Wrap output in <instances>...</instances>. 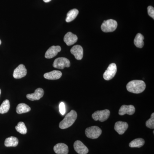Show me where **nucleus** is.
<instances>
[{
  "instance_id": "f257e3e1",
  "label": "nucleus",
  "mask_w": 154,
  "mask_h": 154,
  "mask_svg": "<svg viewBox=\"0 0 154 154\" xmlns=\"http://www.w3.org/2000/svg\"><path fill=\"white\" fill-rule=\"evenodd\" d=\"M146 84L141 80H133L128 83L127 90L131 93L138 94L143 92L145 90Z\"/></svg>"
},
{
  "instance_id": "f03ea898",
  "label": "nucleus",
  "mask_w": 154,
  "mask_h": 154,
  "mask_svg": "<svg viewBox=\"0 0 154 154\" xmlns=\"http://www.w3.org/2000/svg\"><path fill=\"white\" fill-rule=\"evenodd\" d=\"M77 113L74 110H72L67 114L65 118L59 123V128L64 129L71 126L77 118Z\"/></svg>"
},
{
  "instance_id": "7ed1b4c3",
  "label": "nucleus",
  "mask_w": 154,
  "mask_h": 154,
  "mask_svg": "<svg viewBox=\"0 0 154 154\" xmlns=\"http://www.w3.org/2000/svg\"><path fill=\"white\" fill-rule=\"evenodd\" d=\"M117 27V22L113 19H108L104 21L101 25V29L105 33L112 32L116 30Z\"/></svg>"
},
{
  "instance_id": "20e7f679",
  "label": "nucleus",
  "mask_w": 154,
  "mask_h": 154,
  "mask_svg": "<svg viewBox=\"0 0 154 154\" xmlns=\"http://www.w3.org/2000/svg\"><path fill=\"white\" fill-rule=\"evenodd\" d=\"M102 131L99 127L94 126L86 128V136L89 138L95 139L98 138L102 134Z\"/></svg>"
},
{
  "instance_id": "39448f33",
  "label": "nucleus",
  "mask_w": 154,
  "mask_h": 154,
  "mask_svg": "<svg viewBox=\"0 0 154 154\" xmlns=\"http://www.w3.org/2000/svg\"><path fill=\"white\" fill-rule=\"evenodd\" d=\"M110 115V110L105 109L102 110H98L92 114V118L95 121L99 120L100 122L106 121Z\"/></svg>"
},
{
  "instance_id": "423d86ee",
  "label": "nucleus",
  "mask_w": 154,
  "mask_h": 154,
  "mask_svg": "<svg viewBox=\"0 0 154 154\" xmlns=\"http://www.w3.org/2000/svg\"><path fill=\"white\" fill-rule=\"evenodd\" d=\"M53 66L55 68L63 69L70 66V62L69 60L65 57H59L56 59L53 64Z\"/></svg>"
},
{
  "instance_id": "0eeeda50",
  "label": "nucleus",
  "mask_w": 154,
  "mask_h": 154,
  "mask_svg": "<svg viewBox=\"0 0 154 154\" xmlns=\"http://www.w3.org/2000/svg\"><path fill=\"white\" fill-rule=\"evenodd\" d=\"M117 72V66L115 63L110 64L107 67V70L105 71L103 74V78L105 80L109 81L112 79L115 76Z\"/></svg>"
},
{
  "instance_id": "6e6552de",
  "label": "nucleus",
  "mask_w": 154,
  "mask_h": 154,
  "mask_svg": "<svg viewBox=\"0 0 154 154\" xmlns=\"http://www.w3.org/2000/svg\"><path fill=\"white\" fill-rule=\"evenodd\" d=\"M27 73V69L23 64L19 65L14 70L13 76L16 79H20L26 75Z\"/></svg>"
},
{
  "instance_id": "1a4fd4ad",
  "label": "nucleus",
  "mask_w": 154,
  "mask_h": 154,
  "mask_svg": "<svg viewBox=\"0 0 154 154\" xmlns=\"http://www.w3.org/2000/svg\"><path fill=\"white\" fill-rule=\"evenodd\" d=\"M44 94V90L42 88H38L35 90V92L33 94H27L26 97L30 101H36L39 100L42 98Z\"/></svg>"
},
{
  "instance_id": "9d476101",
  "label": "nucleus",
  "mask_w": 154,
  "mask_h": 154,
  "mask_svg": "<svg viewBox=\"0 0 154 154\" xmlns=\"http://www.w3.org/2000/svg\"><path fill=\"white\" fill-rule=\"evenodd\" d=\"M74 148L75 151L79 154H87L89 152V149L82 141L76 140L74 143Z\"/></svg>"
},
{
  "instance_id": "9b49d317",
  "label": "nucleus",
  "mask_w": 154,
  "mask_h": 154,
  "mask_svg": "<svg viewBox=\"0 0 154 154\" xmlns=\"http://www.w3.org/2000/svg\"><path fill=\"white\" fill-rule=\"evenodd\" d=\"M135 112V108L132 105H123L121 106L119 111V115L122 116L127 114L132 115Z\"/></svg>"
},
{
  "instance_id": "f8f14e48",
  "label": "nucleus",
  "mask_w": 154,
  "mask_h": 154,
  "mask_svg": "<svg viewBox=\"0 0 154 154\" xmlns=\"http://www.w3.org/2000/svg\"><path fill=\"white\" fill-rule=\"evenodd\" d=\"M70 51L77 60H81L82 59L84 51L81 45H75L71 49Z\"/></svg>"
},
{
  "instance_id": "ddd939ff",
  "label": "nucleus",
  "mask_w": 154,
  "mask_h": 154,
  "mask_svg": "<svg viewBox=\"0 0 154 154\" xmlns=\"http://www.w3.org/2000/svg\"><path fill=\"white\" fill-rule=\"evenodd\" d=\"M61 50L60 46H51L46 51L45 54V57L47 59L52 58L57 55L58 53L60 52Z\"/></svg>"
},
{
  "instance_id": "4468645a",
  "label": "nucleus",
  "mask_w": 154,
  "mask_h": 154,
  "mask_svg": "<svg viewBox=\"0 0 154 154\" xmlns=\"http://www.w3.org/2000/svg\"><path fill=\"white\" fill-rule=\"evenodd\" d=\"M128 127V124L122 121L117 122L114 125V129L119 134H123Z\"/></svg>"
},
{
  "instance_id": "2eb2a0df",
  "label": "nucleus",
  "mask_w": 154,
  "mask_h": 154,
  "mask_svg": "<svg viewBox=\"0 0 154 154\" xmlns=\"http://www.w3.org/2000/svg\"><path fill=\"white\" fill-rule=\"evenodd\" d=\"M63 39L67 45L70 46L77 42L78 37L72 32H69L65 35Z\"/></svg>"
},
{
  "instance_id": "dca6fc26",
  "label": "nucleus",
  "mask_w": 154,
  "mask_h": 154,
  "mask_svg": "<svg viewBox=\"0 0 154 154\" xmlns=\"http://www.w3.org/2000/svg\"><path fill=\"white\" fill-rule=\"evenodd\" d=\"M54 150L57 154H68V146L64 143H57L54 147Z\"/></svg>"
},
{
  "instance_id": "f3484780",
  "label": "nucleus",
  "mask_w": 154,
  "mask_h": 154,
  "mask_svg": "<svg viewBox=\"0 0 154 154\" xmlns=\"http://www.w3.org/2000/svg\"><path fill=\"white\" fill-rule=\"evenodd\" d=\"M62 73L60 71L54 70L45 74L44 77L46 79L55 80L60 79L62 76Z\"/></svg>"
},
{
  "instance_id": "a211bd4d",
  "label": "nucleus",
  "mask_w": 154,
  "mask_h": 154,
  "mask_svg": "<svg viewBox=\"0 0 154 154\" xmlns=\"http://www.w3.org/2000/svg\"><path fill=\"white\" fill-rule=\"evenodd\" d=\"M19 143V140L17 138L11 136L6 139L5 145L6 147H16Z\"/></svg>"
},
{
  "instance_id": "6ab92c4d",
  "label": "nucleus",
  "mask_w": 154,
  "mask_h": 154,
  "mask_svg": "<svg viewBox=\"0 0 154 154\" xmlns=\"http://www.w3.org/2000/svg\"><path fill=\"white\" fill-rule=\"evenodd\" d=\"M30 110L31 108L25 103H20L17 105L16 108V111L18 114L27 113L30 111Z\"/></svg>"
},
{
  "instance_id": "aec40b11",
  "label": "nucleus",
  "mask_w": 154,
  "mask_h": 154,
  "mask_svg": "<svg viewBox=\"0 0 154 154\" xmlns=\"http://www.w3.org/2000/svg\"><path fill=\"white\" fill-rule=\"evenodd\" d=\"M144 36L141 33H138L137 34L134 39V44L137 47L139 48H142L144 44Z\"/></svg>"
},
{
  "instance_id": "412c9836",
  "label": "nucleus",
  "mask_w": 154,
  "mask_h": 154,
  "mask_svg": "<svg viewBox=\"0 0 154 154\" xmlns=\"http://www.w3.org/2000/svg\"><path fill=\"white\" fill-rule=\"evenodd\" d=\"M145 144V140L141 138L135 139L130 143L129 146L131 148L141 147Z\"/></svg>"
},
{
  "instance_id": "4be33fe9",
  "label": "nucleus",
  "mask_w": 154,
  "mask_h": 154,
  "mask_svg": "<svg viewBox=\"0 0 154 154\" xmlns=\"http://www.w3.org/2000/svg\"><path fill=\"white\" fill-rule=\"evenodd\" d=\"M79 13V11L77 9H74L70 10L67 14L66 21L67 22H72L76 18Z\"/></svg>"
},
{
  "instance_id": "5701e85b",
  "label": "nucleus",
  "mask_w": 154,
  "mask_h": 154,
  "mask_svg": "<svg viewBox=\"0 0 154 154\" xmlns=\"http://www.w3.org/2000/svg\"><path fill=\"white\" fill-rule=\"evenodd\" d=\"M10 108V103L8 99L4 101L0 106V113L4 114L8 112Z\"/></svg>"
},
{
  "instance_id": "b1692460",
  "label": "nucleus",
  "mask_w": 154,
  "mask_h": 154,
  "mask_svg": "<svg viewBox=\"0 0 154 154\" xmlns=\"http://www.w3.org/2000/svg\"><path fill=\"white\" fill-rule=\"evenodd\" d=\"M16 130L18 132L22 134H25L27 133V128L24 122H20L18 123L17 126L15 127Z\"/></svg>"
},
{
  "instance_id": "393cba45",
  "label": "nucleus",
  "mask_w": 154,
  "mask_h": 154,
  "mask_svg": "<svg viewBox=\"0 0 154 154\" xmlns=\"http://www.w3.org/2000/svg\"><path fill=\"white\" fill-rule=\"evenodd\" d=\"M146 125L147 127L151 129L154 128V113L152 114L151 118L149 119L146 122Z\"/></svg>"
},
{
  "instance_id": "a878e982",
  "label": "nucleus",
  "mask_w": 154,
  "mask_h": 154,
  "mask_svg": "<svg viewBox=\"0 0 154 154\" xmlns=\"http://www.w3.org/2000/svg\"><path fill=\"white\" fill-rule=\"evenodd\" d=\"M60 112L61 114L64 115L66 113V107L65 105L63 102H61L59 105Z\"/></svg>"
},
{
  "instance_id": "bb28decb",
  "label": "nucleus",
  "mask_w": 154,
  "mask_h": 154,
  "mask_svg": "<svg viewBox=\"0 0 154 154\" xmlns=\"http://www.w3.org/2000/svg\"><path fill=\"white\" fill-rule=\"evenodd\" d=\"M148 14L149 16L154 19V8L152 6H149L147 8Z\"/></svg>"
},
{
  "instance_id": "cd10ccee",
  "label": "nucleus",
  "mask_w": 154,
  "mask_h": 154,
  "mask_svg": "<svg viewBox=\"0 0 154 154\" xmlns=\"http://www.w3.org/2000/svg\"><path fill=\"white\" fill-rule=\"evenodd\" d=\"M43 1L45 3L49 2L51 1V0H43Z\"/></svg>"
},
{
  "instance_id": "c85d7f7f",
  "label": "nucleus",
  "mask_w": 154,
  "mask_h": 154,
  "mask_svg": "<svg viewBox=\"0 0 154 154\" xmlns=\"http://www.w3.org/2000/svg\"><path fill=\"white\" fill-rule=\"evenodd\" d=\"M2 44V41H1V39H0V45Z\"/></svg>"
},
{
  "instance_id": "c756f323",
  "label": "nucleus",
  "mask_w": 154,
  "mask_h": 154,
  "mask_svg": "<svg viewBox=\"0 0 154 154\" xmlns=\"http://www.w3.org/2000/svg\"><path fill=\"white\" fill-rule=\"evenodd\" d=\"M1 90L0 89V96H1Z\"/></svg>"
}]
</instances>
